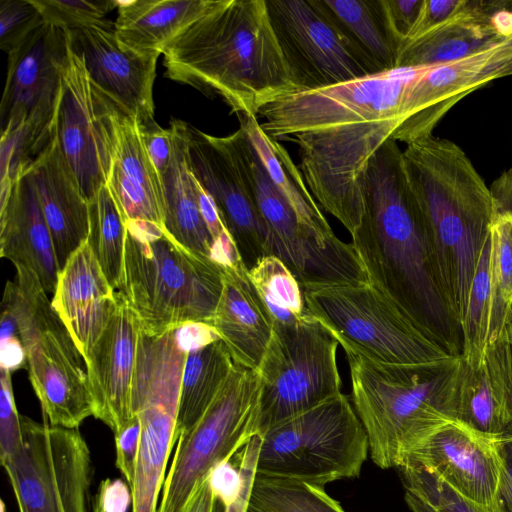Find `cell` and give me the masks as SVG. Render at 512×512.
Returning a JSON list of instances; mask_svg holds the SVG:
<instances>
[{
    "instance_id": "6da1fadb",
    "label": "cell",
    "mask_w": 512,
    "mask_h": 512,
    "mask_svg": "<svg viewBox=\"0 0 512 512\" xmlns=\"http://www.w3.org/2000/svg\"><path fill=\"white\" fill-rule=\"evenodd\" d=\"M362 197L363 217L351 244L369 282L452 356H461V328L444 297L403 151L393 138L371 157Z\"/></svg>"
},
{
    "instance_id": "7a4b0ae2",
    "label": "cell",
    "mask_w": 512,
    "mask_h": 512,
    "mask_svg": "<svg viewBox=\"0 0 512 512\" xmlns=\"http://www.w3.org/2000/svg\"><path fill=\"white\" fill-rule=\"evenodd\" d=\"M162 54L166 77L219 96L238 115L257 116L265 103L297 91L266 0H218Z\"/></svg>"
},
{
    "instance_id": "3957f363",
    "label": "cell",
    "mask_w": 512,
    "mask_h": 512,
    "mask_svg": "<svg viewBox=\"0 0 512 512\" xmlns=\"http://www.w3.org/2000/svg\"><path fill=\"white\" fill-rule=\"evenodd\" d=\"M403 156L444 297L461 328L470 284L494 217L490 188L451 140L430 135L407 144Z\"/></svg>"
},
{
    "instance_id": "277c9868",
    "label": "cell",
    "mask_w": 512,
    "mask_h": 512,
    "mask_svg": "<svg viewBox=\"0 0 512 512\" xmlns=\"http://www.w3.org/2000/svg\"><path fill=\"white\" fill-rule=\"evenodd\" d=\"M346 356L353 406L378 467L398 468L413 446L442 426L457 422L459 356L427 365L385 364Z\"/></svg>"
},
{
    "instance_id": "5b68a950",
    "label": "cell",
    "mask_w": 512,
    "mask_h": 512,
    "mask_svg": "<svg viewBox=\"0 0 512 512\" xmlns=\"http://www.w3.org/2000/svg\"><path fill=\"white\" fill-rule=\"evenodd\" d=\"M223 269L178 243L164 226L126 221L123 280L118 293L140 328L164 333L188 322L212 323Z\"/></svg>"
},
{
    "instance_id": "8992f818",
    "label": "cell",
    "mask_w": 512,
    "mask_h": 512,
    "mask_svg": "<svg viewBox=\"0 0 512 512\" xmlns=\"http://www.w3.org/2000/svg\"><path fill=\"white\" fill-rule=\"evenodd\" d=\"M14 266L16 278L6 283L2 308L17 323L45 422L77 429L94 416L85 360L37 275L23 265Z\"/></svg>"
},
{
    "instance_id": "52a82bcc",
    "label": "cell",
    "mask_w": 512,
    "mask_h": 512,
    "mask_svg": "<svg viewBox=\"0 0 512 512\" xmlns=\"http://www.w3.org/2000/svg\"><path fill=\"white\" fill-rule=\"evenodd\" d=\"M303 289L309 314L345 354L397 365L437 364L455 357L370 282Z\"/></svg>"
},
{
    "instance_id": "ba28073f",
    "label": "cell",
    "mask_w": 512,
    "mask_h": 512,
    "mask_svg": "<svg viewBox=\"0 0 512 512\" xmlns=\"http://www.w3.org/2000/svg\"><path fill=\"white\" fill-rule=\"evenodd\" d=\"M261 437L257 473L324 487L358 477L369 441L345 394L285 420Z\"/></svg>"
},
{
    "instance_id": "9c48e42d",
    "label": "cell",
    "mask_w": 512,
    "mask_h": 512,
    "mask_svg": "<svg viewBox=\"0 0 512 512\" xmlns=\"http://www.w3.org/2000/svg\"><path fill=\"white\" fill-rule=\"evenodd\" d=\"M337 339L312 316L274 325L257 368L260 379L258 435L342 394Z\"/></svg>"
},
{
    "instance_id": "30bf717a",
    "label": "cell",
    "mask_w": 512,
    "mask_h": 512,
    "mask_svg": "<svg viewBox=\"0 0 512 512\" xmlns=\"http://www.w3.org/2000/svg\"><path fill=\"white\" fill-rule=\"evenodd\" d=\"M230 135L268 232L269 254L281 259L303 288L369 282L352 244L308 225L282 197L243 127Z\"/></svg>"
},
{
    "instance_id": "8fae6325",
    "label": "cell",
    "mask_w": 512,
    "mask_h": 512,
    "mask_svg": "<svg viewBox=\"0 0 512 512\" xmlns=\"http://www.w3.org/2000/svg\"><path fill=\"white\" fill-rule=\"evenodd\" d=\"M260 379L234 363L218 394L187 432L177 437L157 512H184L197 488L218 464L258 435Z\"/></svg>"
},
{
    "instance_id": "7c38bea8",
    "label": "cell",
    "mask_w": 512,
    "mask_h": 512,
    "mask_svg": "<svg viewBox=\"0 0 512 512\" xmlns=\"http://www.w3.org/2000/svg\"><path fill=\"white\" fill-rule=\"evenodd\" d=\"M186 353L174 342L138 345L132 412L140 421V445L131 486L133 512H157L168 458L177 440V418Z\"/></svg>"
},
{
    "instance_id": "4fadbf2b",
    "label": "cell",
    "mask_w": 512,
    "mask_h": 512,
    "mask_svg": "<svg viewBox=\"0 0 512 512\" xmlns=\"http://www.w3.org/2000/svg\"><path fill=\"white\" fill-rule=\"evenodd\" d=\"M21 430L19 449L1 460L19 512H88L91 456L79 431L23 415Z\"/></svg>"
},
{
    "instance_id": "5bb4252c",
    "label": "cell",
    "mask_w": 512,
    "mask_h": 512,
    "mask_svg": "<svg viewBox=\"0 0 512 512\" xmlns=\"http://www.w3.org/2000/svg\"><path fill=\"white\" fill-rule=\"evenodd\" d=\"M425 67H398L335 85L278 96L258 111L273 139L362 121L401 118L409 86Z\"/></svg>"
},
{
    "instance_id": "9a60e30c",
    "label": "cell",
    "mask_w": 512,
    "mask_h": 512,
    "mask_svg": "<svg viewBox=\"0 0 512 512\" xmlns=\"http://www.w3.org/2000/svg\"><path fill=\"white\" fill-rule=\"evenodd\" d=\"M400 123V118L362 121L286 138L299 148L300 170L311 194L351 236L363 217L368 163Z\"/></svg>"
},
{
    "instance_id": "2e32d148",
    "label": "cell",
    "mask_w": 512,
    "mask_h": 512,
    "mask_svg": "<svg viewBox=\"0 0 512 512\" xmlns=\"http://www.w3.org/2000/svg\"><path fill=\"white\" fill-rule=\"evenodd\" d=\"M121 112L116 103L93 84L82 58L68 44L55 135L88 201L107 182Z\"/></svg>"
},
{
    "instance_id": "e0dca14e",
    "label": "cell",
    "mask_w": 512,
    "mask_h": 512,
    "mask_svg": "<svg viewBox=\"0 0 512 512\" xmlns=\"http://www.w3.org/2000/svg\"><path fill=\"white\" fill-rule=\"evenodd\" d=\"M512 75V36L462 59L425 67L409 86L402 121L391 138L409 144L432 135L461 99L494 80Z\"/></svg>"
},
{
    "instance_id": "ac0fdd59",
    "label": "cell",
    "mask_w": 512,
    "mask_h": 512,
    "mask_svg": "<svg viewBox=\"0 0 512 512\" xmlns=\"http://www.w3.org/2000/svg\"><path fill=\"white\" fill-rule=\"evenodd\" d=\"M188 134L192 172L213 198L249 270L260 258L270 255L268 232L231 135L212 136L192 126H189Z\"/></svg>"
},
{
    "instance_id": "d6986e66",
    "label": "cell",
    "mask_w": 512,
    "mask_h": 512,
    "mask_svg": "<svg viewBox=\"0 0 512 512\" xmlns=\"http://www.w3.org/2000/svg\"><path fill=\"white\" fill-rule=\"evenodd\" d=\"M7 55L1 131L25 123L53 135L68 55L66 31L43 22Z\"/></svg>"
},
{
    "instance_id": "ffe728a7",
    "label": "cell",
    "mask_w": 512,
    "mask_h": 512,
    "mask_svg": "<svg viewBox=\"0 0 512 512\" xmlns=\"http://www.w3.org/2000/svg\"><path fill=\"white\" fill-rule=\"evenodd\" d=\"M266 5L297 91L369 75L310 0H266Z\"/></svg>"
},
{
    "instance_id": "44dd1931",
    "label": "cell",
    "mask_w": 512,
    "mask_h": 512,
    "mask_svg": "<svg viewBox=\"0 0 512 512\" xmlns=\"http://www.w3.org/2000/svg\"><path fill=\"white\" fill-rule=\"evenodd\" d=\"M65 31L93 84L138 124L154 120L153 84L159 55L124 47L108 19Z\"/></svg>"
},
{
    "instance_id": "7402d4cb",
    "label": "cell",
    "mask_w": 512,
    "mask_h": 512,
    "mask_svg": "<svg viewBox=\"0 0 512 512\" xmlns=\"http://www.w3.org/2000/svg\"><path fill=\"white\" fill-rule=\"evenodd\" d=\"M402 466L422 468L486 512H496L499 461L494 439L451 422L413 446L398 468Z\"/></svg>"
},
{
    "instance_id": "603a6c76",
    "label": "cell",
    "mask_w": 512,
    "mask_h": 512,
    "mask_svg": "<svg viewBox=\"0 0 512 512\" xmlns=\"http://www.w3.org/2000/svg\"><path fill=\"white\" fill-rule=\"evenodd\" d=\"M140 323L119 293V302L102 334L84 357L94 417L114 433L133 417L132 382Z\"/></svg>"
},
{
    "instance_id": "cb8c5ba5",
    "label": "cell",
    "mask_w": 512,
    "mask_h": 512,
    "mask_svg": "<svg viewBox=\"0 0 512 512\" xmlns=\"http://www.w3.org/2000/svg\"><path fill=\"white\" fill-rule=\"evenodd\" d=\"M119 302L87 240L60 270L51 300L83 358L98 340Z\"/></svg>"
},
{
    "instance_id": "d4e9b609",
    "label": "cell",
    "mask_w": 512,
    "mask_h": 512,
    "mask_svg": "<svg viewBox=\"0 0 512 512\" xmlns=\"http://www.w3.org/2000/svg\"><path fill=\"white\" fill-rule=\"evenodd\" d=\"M27 171L33 180L61 270L89 238L90 203L55 134Z\"/></svg>"
},
{
    "instance_id": "484cf974",
    "label": "cell",
    "mask_w": 512,
    "mask_h": 512,
    "mask_svg": "<svg viewBox=\"0 0 512 512\" xmlns=\"http://www.w3.org/2000/svg\"><path fill=\"white\" fill-rule=\"evenodd\" d=\"M0 255L32 270L47 294H54L60 272L51 234L33 180L26 170L0 195Z\"/></svg>"
},
{
    "instance_id": "4316f807",
    "label": "cell",
    "mask_w": 512,
    "mask_h": 512,
    "mask_svg": "<svg viewBox=\"0 0 512 512\" xmlns=\"http://www.w3.org/2000/svg\"><path fill=\"white\" fill-rule=\"evenodd\" d=\"M211 325L235 364L257 370L274 323L243 262L223 269V289Z\"/></svg>"
},
{
    "instance_id": "83f0119b",
    "label": "cell",
    "mask_w": 512,
    "mask_h": 512,
    "mask_svg": "<svg viewBox=\"0 0 512 512\" xmlns=\"http://www.w3.org/2000/svg\"><path fill=\"white\" fill-rule=\"evenodd\" d=\"M106 185L125 221H148L164 226L161 176L143 144L136 119L123 111Z\"/></svg>"
},
{
    "instance_id": "f1b7e54d",
    "label": "cell",
    "mask_w": 512,
    "mask_h": 512,
    "mask_svg": "<svg viewBox=\"0 0 512 512\" xmlns=\"http://www.w3.org/2000/svg\"><path fill=\"white\" fill-rule=\"evenodd\" d=\"M503 1L468 0L459 14L408 42L398 67H429L453 62L504 39L492 25Z\"/></svg>"
},
{
    "instance_id": "f546056e",
    "label": "cell",
    "mask_w": 512,
    "mask_h": 512,
    "mask_svg": "<svg viewBox=\"0 0 512 512\" xmlns=\"http://www.w3.org/2000/svg\"><path fill=\"white\" fill-rule=\"evenodd\" d=\"M170 129L173 155L166 172L161 176L164 228L182 246L212 260L214 241L200 211L197 179L190 166L189 125L174 119Z\"/></svg>"
},
{
    "instance_id": "4dcf8cb0",
    "label": "cell",
    "mask_w": 512,
    "mask_h": 512,
    "mask_svg": "<svg viewBox=\"0 0 512 512\" xmlns=\"http://www.w3.org/2000/svg\"><path fill=\"white\" fill-rule=\"evenodd\" d=\"M369 75L397 68L399 49L381 0H310Z\"/></svg>"
},
{
    "instance_id": "1f68e13d",
    "label": "cell",
    "mask_w": 512,
    "mask_h": 512,
    "mask_svg": "<svg viewBox=\"0 0 512 512\" xmlns=\"http://www.w3.org/2000/svg\"><path fill=\"white\" fill-rule=\"evenodd\" d=\"M218 0H118L115 34L136 53H163L184 29L201 18Z\"/></svg>"
},
{
    "instance_id": "d6a6232c",
    "label": "cell",
    "mask_w": 512,
    "mask_h": 512,
    "mask_svg": "<svg viewBox=\"0 0 512 512\" xmlns=\"http://www.w3.org/2000/svg\"><path fill=\"white\" fill-rule=\"evenodd\" d=\"M238 117L282 197L308 225L326 235H335L287 150L262 130L256 116Z\"/></svg>"
},
{
    "instance_id": "836d02e7",
    "label": "cell",
    "mask_w": 512,
    "mask_h": 512,
    "mask_svg": "<svg viewBox=\"0 0 512 512\" xmlns=\"http://www.w3.org/2000/svg\"><path fill=\"white\" fill-rule=\"evenodd\" d=\"M233 366L234 361L221 339L187 353L181 379L177 437L202 417Z\"/></svg>"
},
{
    "instance_id": "e575fe53",
    "label": "cell",
    "mask_w": 512,
    "mask_h": 512,
    "mask_svg": "<svg viewBox=\"0 0 512 512\" xmlns=\"http://www.w3.org/2000/svg\"><path fill=\"white\" fill-rule=\"evenodd\" d=\"M494 217L492 243V310L489 343L502 330L512 307V168L490 187Z\"/></svg>"
},
{
    "instance_id": "d590c367",
    "label": "cell",
    "mask_w": 512,
    "mask_h": 512,
    "mask_svg": "<svg viewBox=\"0 0 512 512\" xmlns=\"http://www.w3.org/2000/svg\"><path fill=\"white\" fill-rule=\"evenodd\" d=\"M455 403L456 421L480 436L496 439L512 426L485 363L474 369L458 357Z\"/></svg>"
},
{
    "instance_id": "8d00e7d4",
    "label": "cell",
    "mask_w": 512,
    "mask_h": 512,
    "mask_svg": "<svg viewBox=\"0 0 512 512\" xmlns=\"http://www.w3.org/2000/svg\"><path fill=\"white\" fill-rule=\"evenodd\" d=\"M248 275L274 325H292L311 316L301 283L275 255L260 258Z\"/></svg>"
},
{
    "instance_id": "74e56055",
    "label": "cell",
    "mask_w": 512,
    "mask_h": 512,
    "mask_svg": "<svg viewBox=\"0 0 512 512\" xmlns=\"http://www.w3.org/2000/svg\"><path fill=\"white\" fill-rule=\"evenodd\" d=\"M492 310V243L489 234L474 272L461 327V357L472 368L485 363Z\"/></svg>"
},
{
    "instance_id": "f35d334b",
    "label": "cell",
    "mask_w": 512,
    "mask_h": 512,
    "mask_svg": "<svg viewBox=\"0 0 512 512\" xmlns=\"http://www.w3.org/2000/svg\"><path fill=\"white\" fill-rule=\"evenodd\" d=\"M89 203L91 229L88 241L108 281L119 292L124 268L125 218L106 184Z\"/></svg>"
},
{
    "instance_id": "ab89813d",
    "label": "cell",
    "mask_w": 512,
    "mask_h": 512,
    "mask_svg": "<svg viewBox=\"0 0 512 512\" xmlns=\"http://www.w3.org/2000/svg\"><path fill=\"white\" fill-rule=\"evenodd\" d=\"M251 512H345L322 486L293 478L256 474Z\"/></svg>"
},
{
    "instance_id": "60d3db41",
    "label": "cell",
    "mask_w": 512,
    "mask_h": 512,
    "mask_svg": "<svg viewBox=\"0 0 512 512\" xmlns=\"http://www.w3.org/2000/svg\"><path fill=\"white\" fill-rule=\"evenodd\" d=\"M43 21L63 30H71L106 19L117 9L118 0H31Z\"/></svg>"
},
{
    "instance_id": "b9f144b4",
    "label": "cell",
    "mask_w": 512,
    "mask_h": 512,
    "mask_svg": "<svg viewBox=\"0 0 512 512\" xmlns=\"http://www.w3.org/2000/svg\"><path fill=\"white\" fill-rule=\"evenodd\" d=\"M404 486L441 512H486L434 474L414 466L399 468Z\"/></svg>"
},
{
    "instance_id": "7bdbcfd3",
    "label": "cell",
    "mask_w": 512,
    "mask_h": 512,
    "mask_svg": "<svg viewBox=\"0 0 512 512\" xmlns=\"http://www.w3.org/2000/svg\"><path fill=\"white\" fill-rule=\"evenodd\" d=\"M485 364L512 424V307L499 335L488 345Z\"/></svg>"
},
{
    "instance_id": "ee69618b",
    "label": "cell",
    "mask_w": 512,
    "mask_h": 512,
    "mask_svg": "<svg viewBox=\"0 0 512 512\" xmlns=\"http://www.w3.org/2000/svg\"><path fill=\"white\" fill-rule=\"evenodd\" d=\"M43 22L39 10L31 0H2L0 2V47L8 54Z\"/></svg>"
},
{
    "instance_id": "f6af8a7d",
    "label": "cell",
    "mask_w": 512,
    "mask_h": 512,
    "mask_svg": "<svg viewBox=\"0 0 512 512\" xmlns=\"http://www.w3.org/2000/svg\"><path fill=\"white\" fill-rule=\"evenodd\" d=\"M11 372L0 370V458L6 459L15 453L22 443L21 415L18 413Z\"/></svg>"
},
{
    "instance_id": "bcb514c9",
    "label": "cell",
    "mask_w": 512,
    "mask_h": 512,
    "mask_svg": "<svg viewBox=\"0 0 512 512\" xmlns=\"http://www.w3.org/2000/svg\"><path fill=\"white\" fill-rule=\"evenodd\" d=\"M422 4L423 0H381L389 32L399 53L417 23Z\"/></svg>"
},
{
    "instance_id": "7dc6e473",
    "label": "cell",
    "mask_w": 512,
    "mask_h": 512,
    "mask_svg": "<svg viewBox=\"0 0 512 512\" xmlns=\"http://www.w3.org/2000/svg\"><path fill=\"white\" fill-rule=\"evenodd\" d=\"M140 421L137 415L120 430L114 433L116 445V466L131 488L136 471L139 445Z\"/></svg>"
},
{
    "instance_id": "c3c4849f",
    "label": "cell",
    "mask_w": 512,
    "mask_h": 512,
    "mask_svg": "<svg viewBox=\"0 0 512 512\" xmlns=\"http://www.w3.org/2000/svg\"><path fill=\"white\" fill-rule=\"evenodd\" d=\"M143 144L160 176H162L172 159L173 137L170 128L164 129L155 120L138 124Z\"/></svg>"
},
{
    "instance_id": "681fc988",
    "label": "cell",
    "mask_w": 512,
    "mask_h": 512,
    "mask_svg": "<svg viewBox=\"0 0 512 512\" xmlns=\"http://www.w3.org/2000/svg\"><path fill=\"white\" fill-rule=\"evenodd\" d=\"M499 461V479L495 497L496 512H512V430L494 439Z\"/></svg>"
},
{
    "instance_id": "f907efd6",
    "label": "cell",
    "mask_w": 512,
    "mask_h": 512,
    "mask_svg": "<svg viewBox=\"0 0 512 512\" xmlns=\"http://www.w3.org/2000/svg\"><path fill=\"white\" fill-rule=\"evenodd\" d=\"M467 3L468 0H423L417 23L404 46L459 14L465 9Z\"/></svg>"
},
{
    "instance_id": "816d5d0a",
    "label": "cell",
    "mask_w": 512,
    "mask_h": 512,
    "mask_svg": "<svg viewBox=\"0 0 512 512\" xmlns=\"http://www.w3.org/2000/svg\"><path fill=\"white\" fill-rule=\"evenodd\" d=\"M261 437L255 435L244 446L241 454L239 471L242 478L241 490L236 500L225 507L224 512H248L250 494L257 474V461Z\"/></svg>"
},
{
    "instance_id": "f5cc1de1",
    "label": "cell",
    "mask_w": 512,
    "mask_h": 512,
    "mask_svg": "<svg viewBox=\"0 0 512 512\" xmlns=\"http://www.w3.org/2000/svg\"><path fill=\"white\" fill-rule=\"evenodd\" d=\"M208 479L216 499L224 507L236 500L241 490L242 478L239 469H236L230 460L215 466Z\"/></svg>"
},
{
    "instance_id": "db71d44e",
    "label": "cell",
    "mask_w": 512,
    "mask_h": 512,
    "mask_svg": "<svg viewBox=\"0 0 512 512\" xmlns=\"http://www.w3.org/2000/svg\"><path fill=\"white\" fill-rule=\"evenodd\" d=\"M131 503V489L126 483L120 479H106L99 485L92 512H127Z\"/></svg>"
},
{
    "instance_id": "11a10c76",
    "label": "cell",
    "mask_w": 512,
    "mask_h": 512,
    "mask_svg": "<svg viewBox=\"0 0 512 512\" xmlns=\"http://www.w3.org/2000/svg\"><path fill=\"white\" fill-rule=\"evenodd\" d=\"M176 338L185 352L206 346L220 339L216 329L205 322H188L175 328Z\"/></svg>"
},
{
    "instance_id": "9f6ffc18",
    "label": "cell",
    "mask_w": 512,
    "mask_h": 512,
    "mask_svg": "<svg viewBox=\"0 0 512 512\" xmlns=\"http://www.w3.org/2000/svg\"><path fill=\"white\" fill-rule=\"evenodd\" d=\"M26 364V351L20 334L0 337V367L12 373Z\"/></svg>"
},
{
    "instance_id": "6f0895ef",
    "label": "cell",
    "mask_w": 512,
    "mask_h": 512,
    "mask_svg": "<svg viewBox=\"0 0 512 512\" xmlns=\"http://www.w3.org/2000/svg\"><path fill=\"white\" fill-rule=\"evenodd\" d=\"M217 502L207 477L193 492L184 512H216Z\"/></svg>"
},
{
    "instance_id": "680465c9",
    "label": "cell",
    "mask_w": 512,
    "mask_h": 512,
    "mask_svg": "<svg viewBox=\"0 0 512 512\" xmlns=\"http://www.w3.org/2000/svg\"><path fill=\"white\" fill-rule=\"evenodd\" d=\"M405 501L412 512H441L427 501L406 489Z\"/></svg>"
},
{
    "instance_id": "91938a15",
    "label": "cell",
    "mask_w": 512,
    "mask_h": 512,
    "mask_svg": "<svg viewBox=\"0 0 512 512\" xmlns=\"http://www.w3.org/2000/svg\"><path fill=\"white\" fill-rule=\"evenodd\" d=\"M248 512H251V511L248 510Z\"/></svg>"
}]
</instances>
